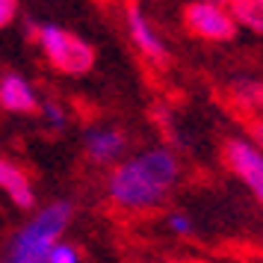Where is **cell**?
Wrapping results in <instances>:
<instances>
[{"label": "cell", "instance_id": "12", "mask_svg": "<svg viewBox=\"0 0 263 263\" xmlns=\"http://www.w3.org/2000/svg\"><path fill=\"white\" fill-rule=\"evenodd\" d=\"M39 119L45 121V127L53 133H62L65 127H68V121H71V112H68V107L62 104L60 98H45L42 104H39Z\"/></svg>", "mask_w": 263, "mask_h": 263}, {"label": "cell", "instance_id": "7", "mask_svg": "<svg viewBox=\"0 0 263 263\" xmlns=\"http://www.w3.org/2000/svg\"><path fill=\"white\" fill-rule=\"evenodd\" d=\"M80 148H83V157L89 166L107 172L130 154V136L124 127L112 124V121H95L83 130Z\"/></svg>", "mask_w": 263, "mask_h": 263}, {"label": "cell", "instance_id": "6", "mask_svg": "<svg viewBox=\"0 0 263 263\" xmlns=\"http://www.w3.org/2000/svg\"><path fill=\"white\" fill-rule=\"evenodd\" d=\"M222 163L234 178L242 183V190L251 195V201L263 210V151L249 136H228L222 142Z\"/></svg>", "mask_w": 263, "mask_h": 263}, {"label": "cell", "instance_id": "18", "mask_svg": "<svg viewBox=\"0 0 263 263\" xmlns=\"http://www.w3.org/2000/svg\"><path fill=\"white\" fill-rule=\"evenodd\" d=\"M222 3H228V0H222Z\"/></svg>", "mask_w": 263, "mask_h": 263}, {"label": "cell", "instance_id": "3", "mask_svg": "<svg viewBox=\"0 0 263 263\" xmlns=\"http://www.w3.org/2000/svg\"><path fill=\"white\" fill-rule=\"evenodd\" d=\"M30 39L36 42L39 53L45 57L50 68L65 74V77H83V74L95 68V60H98L95 48L83 36L71 33L68 27L53 24V21L33 24L30 27Z\"/></svg>", "mask_w": 263, "mask_h": 263}, {"label": "cell", "instance_id": "14", "mask_svg": "<svg viewBox=\"0 0 263 263\" xmlns=\"http://www.w3.org/2000/svg\"><path fill=\"white\" fill-rule=\"evenodd\" d=\"M48 263H83V251H80V246H74L71 239H60L50 251Z\"/></svg>", "mask_w": 263, "mask_h": 263}, {"label": "cell", "instance_id": "10", "mask_svg": "<svg viewBox=\"0 0 263 263\" xmlns=\"http://www.w3.org/2000/svg\"><path fill=\"white\" fill-rule=\"evenodd\" d=\"M228 101L231 107L242 112V116H263V77H251V74H239L228 83Z\"/></svg>", "mask_w": 263, "mask_h": 263}, {"label": "cell", "instance_id": "5", "mask_svg": "<svg viewBox=\"0 0 263 263\" xmlns=\"http://www.w3.org/2000/svg\"><path fill=\"white\" fill-rule=\"evenodd\" d=\"M124 33H127L133 50L139 53L142 62H148L151 68H166L168 65L172 50H168L166 36L157 27L154 18L145 12V6L136 3V0H127L124 3Z\"/></svg>", "mask_w": 263, "mask_h": 263}, {"label": "cell", "instance_id": "15", "mask_svg": "<svg viewBox=\"0 0 263 263\" xmlns=\"http://www.w3.org/2000/svg\"><path fill=\"white\" fill-rule=\"evenodd\" d=\"M21 15V0H0V33L9 30Z\"/></svg>", "mask_w": 263, "mask_h": 263}, {"label": "cell", "instance_id": "11", "mask_svg": "<svg viewBox=\"0 0 263 263\" xmlns=\"http://www.w3.org/2000/svg\"><path fill=\"white\" fill-rule=\"evenodd\" d=\"M228 9L237 21V30L263 36V0H228Z\"/></svg>", "mask_w": 263, "mask_h": 263}, {"label": "cell", "instance_id": "13", "mask_svg": "<svg viewBox=\"0 0 263 263\" xmlns=\"http://www.w3.org/2000/svg\"><path fill=\"white\" fill-rule=\"evenodd\" d=\"M163 225H166V231L172 237L186 239V237L195 234V216H192L190 210H168V213L163 216Z\"/></svg>", "mask_w": 263, "mask_h": 263}, {"label": "cell", "instance_id": "4", "mask_svg": "<svg viewBox=\"0 0 263 263\" xmlns=\"http://www.w3.org/2000/svg\"><path fill=\"white\" fill-rule=\"evenodd\" d=\"M180 24L204 45H228L239 33L228 3L222 0H186L180 9Z\"/></svg>", "mask_w": 263, "mask_h": 263}, {"label": "cell", "instance_id": "8", "mask_svg": "<svg viewBox=\"0 0 263 263\" xmlns=\"http://www.w3.org/2000/svg\"><path fill=\"white\" fill-rule=\"evenodd\" d=\"M42 95L33 86L30 77L21 71H3L0 74V109L9 116H36Z\"/></svg>", "mask_w": 263, "mask_h": 263}, {"label": "cell", "instance_id": "1", "mask_svg": "<svg viewBox=\"0 0 263 263\" xmlns=\"http://www.w3.org/2000/svg\"><path fill=\"white\" fill-rule=\"evenodd\" d=\"M183 180V160L172 145H145L104 175V198L121 216H148L166 207Z\"/></svg>", "mask_w": 263, "mask_h": 263}, {"label": "cell", "instance_id": "17", "mask_svg": "<svg viewBox=\"0 0 263 263\" xmlns=\"http://www.w3.org/2000/svg\"><path fill=\"white\" fill-rule=\"evenodd\" d=\"M168 263H201V260H186V257H178V260H168Z\"/></svg>", "mask_w": 263, "mask_h": 263}, {"label": "cell", "instance_id": "16", "mask_svg": "<svg viewBox=\"0 0 263 263\" xmlns=\"http://www.w3.org/2000/svg\"><path fill=\"white\" fill-rule=\"evenodd\" d=\"M246 136H249L251 142H254V145L263 151V116H254V119H249V130H246Z\"/></svg>", "mask_w": 263, "mask_h": 263}, {"label": "cell", "instance_id": "2", "mask_svg": "<svg viewBox=\"0 0 263 263\" xmlns=\"http://www.w3.org/2000/svg\"><path fill=\"white\" fill-rule=\"evenodd\" d=\"M74 222L71 198H53L36 207L21 225L6 237L0 249V263H48L53 246L65 239Z\"/></svg>", "mask_w": 263, "mask_h": 263}, {"label": "cell", "instance_id": "9", "mask_svg": "<svg viewBox=\"0 0 263 263\" xmlns=\"http://www.w3.org/2000/svg\"><path fill=\"white\" fill-rule=\"evenodd\" d=\"M0 198H6L18 210L36 207V186L27 175V168L9 157H0Z\"/></svg>", "mask_w": 263, "mask_h": 263}]
</instances>
